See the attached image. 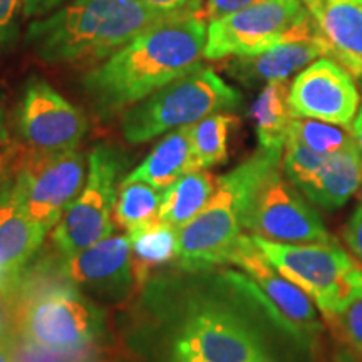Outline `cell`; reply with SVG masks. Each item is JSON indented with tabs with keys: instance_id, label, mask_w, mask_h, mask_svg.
Here are the masks:
<instances>
[{
	"instance_id": "d590c367",
	"label": "cell",
	"mask_w": 362,
	"mask_h": 362,
	"mask_svg": "<svg viewBox=\"0 0 362 362\" xmlns=\"http://www.w3.org/2000/svg\"><path fill=\"white\" fill-rule=\"evenodd\" d=\"M330 362H362V357L361 352L352 349V347L341 346L330 357Z\"/></svg>"
},
{
	"instance_id": "30bf717a",
	"label": "cell",
	"mask_w": 362,
	"mask_h": 362,
	"mask_svg": "<svg viewBox=\"0 0 362 362\" xmlns=\"http://www.w3.org/2000/svg\"><path fill=\"white\" fill-rule=\"evenodd\" d=\"M280 165L272 166L253 187L243 215V228L280 243H330L322 216L309 198L285 178Z\"/></svg>"
},
{
	"instance_id": "44dd1931",
	"label": "cell",
	"mask_w": 362,
	"mask_h": 362,
	"mask_svg": "<svg viewBox=\"0 0 362 362\" xmlns=\"http://www.w3.org/2000/svg\"><path fill=\"white\" fill-rule=\"evenodd\" d=\"M287 81L265 84L252 104L250 116L255 123L259 148L270 151H284L293 115L288 104Z\"/></svg>"
},
{
	"instance_id": "ba28073f",
	"label": "cell",
	"mask_w": 362,
	"mask_h": 362,
	"mask_svg": "<svg viewBox=\"0 0 362 362\" xmlns=\"http://www.w3.org/2000/svg\"><path fill=\"white\" fill-rule=\"evenodd\" d=\"M230 264L245 274L223 270V277L252 298L277 327L300 344H309L320 332L317 307L305 292L269 264L250 235H242L230 257Z\"/></svg>"
},
{
	"instance_id": "7c38bea8",
	"label": "cell",
	"mask_w": 362,
	"mask_h": 362,
	"mask_svg": "<svg viewBox=\"0 0 362 362\" xmlns=\"http://www.w3.org/2000/svg\"><path fill=\"white\" fill-rule=\"evenodd\" d=\"M310 17L302 0H265L210 21L203 57L221 61L264 52Z\"/></svg>"
},
{
	"instance_id": "5b68a950",
	"label": "cell",
	"mask_w": 362,
	"mask_h": 362,
	"mask_svg": "<svg viewBox=\"0 0 362 362\" xmlns=\"http://www.w3.org/2000/svg\"><path fill=\"white\" fill-rule=\"evenodd\" d=\"M284 151L257 149L253 155L216 180L208 205L180 228L176 264L183 272H210L230 264L243 228V215L253 187L272 166L282 163Z\"/></svg>"
},
{
	"instance_id": "4fadbf2b",
	"label": "cell",
	"mask_w": 362,
	"mask_h": 362,
	"mask_svg": "<svg viewBox=\"0 0 362 362\" xmlns=\"http://www.w3.org/2000/svg\"><path fill=\"white\" fill-rule=\"evenodd\" d=\"M16 138L25 153H64L78 149L89 121L47 81H27L13 115Z\"/></svg>"
},
{
	"instance_id": "f1b7e54d",
	"label": "cell",
	"mask_w": 362,
	"mask_h": 362,
	"mask_svg": "<svg viewBox=\"0 0 362 362\" xmlns=\"http://www.w3.org/2000/svg\"><path fill=\"white\" fill-rule=\"evenodd\" d=\"M22 156V148L8 126L6 101L0 90V181L13 173Z\"/></svg>"
},
{
	"instance_id": "6da1fadb",
	"label": "cell",
	"mask_w": 362,
	"mask_h": 362,
	"mask_svg": "<svg viewBox=\"0 0 362 362\" xmlns=\"http://www.w3.org/2000/svg\"><path fill=\"white\" fill-rule=\"evenodd\" d=\"M208 24L205 16L170 21L144 30L93 67L81 81L101 119L119 115L163 86L202 66Z\"/></svg>"
},
{
	"instance_id": "9a60e30c",
	"label": "cell",
	"mask_w": 362,
	"mask_h": 362,
	"mask_svg": "<svg viewBox=\"0 0 362 362\" xmlns=\"http://www.w3.org/2000/svg\"><path fill=\"white\" fill-rule=\"evenodd\" d=\"M293 117L349 128L361 104L356 78L339 61L320 57L302 69L288 89Z\"/></svg>"
},
{
	"instance_id": "4316f807",
	"label": "cell",
	"mask_w": 362,
	"mask_h": 362,
	"mask_svg": "<svg viewBox=\"0 0 362 362\" xmlns=\"http://www.w3.org/2000/svg\"><path fill=\"white\" fill-rule=\"evenodd\" d=\"M327 158L288 136L282 155V173L293 187L302 192L319 173Z\"/></svg>"
},
{
	"instance_id": "52a82bcc",
	"label": "cell",
	"mask_w": 362,
	"mask_h": 362,
	"mask_svg": "<svg viewBox=\"0 0 362 362\" xmlns=\"http://www.w3.org/2000/svg\"><path fill=\"white\" fill-rule=\"evenodd\" d=\"M250 237L269 264L309 296L327 324L362 282V265L337 242L296 245Z\"/></svg>"
},
{
	"instance_id": "cb8c5ba5",
	"label": "cell",
	"mask_w": 362,
	"mask_h": 362,
	"mask_svg": "<svg viewBox=\"0 0 362 362\" xmlns=\"http://www.w3.org/2000/svg\"><path fill=\"white\" fill-rule=\"evenodd\" d=\"M238 119L228 112H215L189 124L193 156L198 170L214 168L228 160L230 134Z\"/></svg>"
},
{
	"instance_id": "7a4b0ae2",
	"label": "cell",
	"mask_w": 362,
	"mask_h": 362,
	"mask_svg": "<svg viewBox=\"0 0 362 362\" xmlns=\"http://www.w3.org/2000/svg\"><path fill=\"white\" fill-rule=\"evenodd\" d=\"M144 298L171 329L173 362H252L267 349L233 302L197 282L156 279Z\"/></svg>"
},
{
	"instance_id": "8992f818",
	"label": "cell",
	"mask_w": 362,
	"mask_h": 362,
	"mask_svg": "<svg viewBox=\"0 0 362 362\" xmlns=\"http://www.w3.org/2000/svg\"><path fill=\"white\" fill-rule=\"evenodd\" d=\"M242 101L240 90L202 64L126 110L121 131L128 143L141 144L215 112L237 110Z\"/></svg>"
},
{
	"instance_id": "f546056e",
	"label": "cell",
	"mask_w": 362,
	"mask_h": 362,
	"mask_svg": "<svg viewBox=\"0 0 362 362\" xmlns=\"http://www.w3.org/2000/svg\"><path fill=\"white\" fill-rule=\"evenodd\" d=\"M22 0H0V49L7 47L17 35V17Z\"/></svg>"
},
{
	"instance_id": "ffe728a7",
	"label": "cell",
	"mask_w": 362,
	"mask_h": 362,
	"mask_svg": "<svg viewBox=\"0 0 362 362\" xmlns=\"http://www.w3.org/2000/svg\"><path fill=\"white\" fill-rule=\"evenodd\" d=\"M319 27L332 57L362 79V0H322Z\"/></svg>"
},
{
	"instance_id": "e0dca14e",
	"label": "cell",
	"mask_w": 362,
	"mask_h": 362,
	"mask_svg": "<svg viewBox=\"0 0 362 362\" xmlns=\"http://www.w3.org/2000/svg\"><path fill=\"white\" fill-rule=\"evenodd\" d=\"M45 233L17 202L12 175L0 181V297L12 298L19 288L22 272L42 247Z\"/></svg>"
},
{
	"instance_id": "484cf974",
	"label": "cell",
	"mask_w": 362,
	"mask_h": 362,
	"mask_svg": "<svg viewBox=\"0 0 362 362\" xmlns=\"http://www.w3.org/2000/svg\"><path fill=\"white\" fill-rule=\"evenodd\" d=\"M288 136L324 156L334 155L354 139L349 128L324 123V121L302 119V117H293Z\"/></svg>"
},
{
	"instance_id": "d6a6232c",
	"label": "cell",
	"mask_w": 362,
	"mask_h": 362,
	"mask_svg": "<svg viewBox=\"0 0 362 362\" xmlns=\"http://www.w3.org/2000/svg\"><path fill=\"white\" fill-rule=\"evenodd\" d=\"M141 2L163 12H185L203 8L202 0H141Z\"/></svg>"
},
{
	"instance_id": "836d02e7",
	"label": "cell",
	"mask_w": 362,
	"mask_h": 362,
	"mask_svg": "<svg viewBox=\"0 0 362 362\" xmlns=\"http://www.w3.org/2000/svg\"><path fill=\"white\" fill-rule=\"evenodd\" d=\"M62 0H22V12L25 17H44Z\"/></svg>"
},
{
	"instance_id": "d4e9b609",
	"label": "cell",
	"mask_w": 362,
	"mask_h": 362,
	"mask_svg": "<svg viewBox=\"0 0 362 362\" xmlns=\"http://www.w3.org/2000/svg\"><path fill=\"white\" fill-rule=\"evenodd\" d=\"M163 192L148 183L134 181V183L119 185V197L115 206V216L117 225L126 232H133L139 226L158 220Z\"/></svg>"
},
{
	"instance_id": "7402d4cb",
	"label": "cell",
	"mask_w": 362,
	"mask_h": 362,
	"mask_svg": "<svg viewBox=\"0 0 362 362\" xmlns=\"http://www.w3.org/2000/svg\"><path fill=\"white\" fill-rule=\"evenodd\" d=\"M216 180L205 170L181 176L163 192L158 220L183 228L208 205L216 189Z\"/></svg>"
},
{
	"instance_id": "5bb4252c",
	"label": "cell",
	"mask_w": 362,
	"mask_h": 362,
	"mask_svg": "<svg viewBox=\"0 0 362 362\" xmlns=\"http://www.w3.org/2000/svg\"><path fill=\"white\" fill-rule=\"evenodd\" d=\"M37 269L110 300L128 296L136 282L129 235H111L74 255L42 262Z\"/></svg>"
},
{
	"instance_id": "ac0fdd59",
	"label": "cell",
	"mask_w": 362,
	"mask_h": 362,
	"mask_svg": "<svg viewBox=\"0 0 362 362\" xmlns=\"http://www.w3.org/2000/svg\"><path fill=\"white\" fill-rule=\"evenodd\" d=\"M362 183V149L356 139L330 155L319 173L302 189L314 205L327 211L339 210L359 193Z\"/></svg>"
},
{
	"instance_id": "8d00e7d4",
	"label": "cell",
	"mask_w": 362,
	"mask_h": 362,
	"mask_svg": "<svg viewBox=\"0 0 362 362\" xmlns=\"http://www.w3.org/2000/svg\"><path fill=\"white\" fill-rule=\"evenodd\" d=\"M362 93V90H361ZM351 133L354 136L356 143L359 144L361 149H362V94H361V104H359V110H357V115H356V119L354 123L351 126Z\"/></svg>"
},
{
	"instance_id": "60d3db41",
	"label": "cell",
	"mask_w": 362,
	"mask_h": 362,
	"mask_svg": "<svg viewBox=\"0 0 362 362\" xmlns=\"http://www.w3.org/2000/svg\"><path fill=\"white\" fill-rule=\"evenodd\" d=\"M83 362H94V361H83Z\"/></svg>"
},
{
	"instance_id": "74e56055",
	"label": "cell",
	"mask_w": 362,
	"mask_h": 362,
	"mask_svg": "<svg viewBox=\"0 0 362 362\" xmlns=\"http://www.w3.org/2000/svg\"><path fill=\"white\" fill-rule=\"evenodd\" d=\"M302 2H304V6L307 7V11H309L312 19L317 22V25H319L320 17H322V0H302Z\"/></svg>"
},
{
	"instance_id": "f35d334b",
	"label": "cell",
	"mask_w": 362,
	"mask_h": 362,
	"mask_svg": "<svg viewBox=\"0 0 362 362\" xmlns=\"http://www.w3.org/2000/svg\"><path fill=\"white\" fill-rule=\"evenodd\" d=\"M252 362H279L277 359H275V356L272 354V352L269 351V347H267L265 351H262L259 356L255 357Z\"/></svg>"
},
{
	"instance_id": "3957f363",
	"label": "cell",
	"mask_w": 362,
	"mask_h": 362,
	"mask_svg": "<svg viewBox=\"0 0 362 362\" xmlns=\"http://www.w3.org/2000/svg\"><path fill=\"white\" fill-rule=\"evenodd\" d=\"M192 16H205V11L163 12L141 0H74L33 22L25 39L45 64L94 66L144 30Z\"/></svg>"
},
{
	"instance_id": "2e32d148",
	"label": "cell",
	"mask_w": 362,
	"mask_h": 362,
	"mask_svg": "<svg viewBox=\"0 0 362 362\" xmlns=\"http://www.w3.org/2000/svg\"><path fill=\"white\" fill-rule=\"evenodd\" d=\"M320 57H332V49L322 29L310 17L267 51L232 57L225 64V71L230 78L252 88L287 81Z\"/></svg>"
},
{
	"instance_id": "277c9868",
	"label": "cell",
	"mask_w": 362,
	"mask_h": 362,
	"mask_svg": "<svg viewBox=\"0 0 362 362\" xmlns=\"http://www.w3.org/2000/svg\"><path fill=\"white\" fill-rule=\"evenodd\" d=\"M12 302L17 334L34 349L74 352L104 330V312L88 293L39 269L27 284L21 280Z\"/></svg>"
},
{
	"instance_id": "d6986e66",
	"label": "cell",
	"mask_w": 362,
	"mask_h": 362,
	"mask_svg": "<svg viewBox=\"0 0 362 362\" xmlns=\"http://www.w3.org/2000/svg\"><path fill=\"white\" fill-rule=\"evenodd\" d=\"M194 170L198 168L193 156L189 126H181L161 138L151 153L124 176L123 183L141 181L158 189H166L181 176Z\"/></svg>"
},
{
	"instance_id": "603a6c76",
	"label": "cell",
	"mask_w": 362,
	"mask_h": 362,
	"mask_svg": "<svg viewBox=\"0 0 362 362\" xmlns=\"http://www.w3.org/2000/svg\"><path fill=\"white\" fill-rule=\"evenodd\" d=\"M133 250L136 285H143L148 274L156 267L168 264L178 253L180 228L155 220L128 232Z\"/></svg>"
},
{
	"instance_id": "4dcf8cb0",
	"label": "cell",
	"mask_w": 362,
	"mask_h": 362,
	"mask_svg": "<svg viewBox=\"0 0 362 362\" xmlns=\"http://www.w3.org/2000/svg\"><path fill=\"white\" fill-rule=\"evenodd\" d=\"M344 240L351 255L362 265V200L352 211L347 225L344 226Z\"/></svg>"
},
{
	"instance_id": "83f0119b",
	"label": "cell",
	"mask_w": 362,
	"mask_h": 362,
	"mask_svg": "<svg viewBox=\"0 0 362 362\" xmlns=\"http://www.w3.org/2000/svg\"><path fill=\"white\" fill-rule=\"evenodd\" d=\"M330 325L336 327L347 346L362 354V282L351 292Z\"/></svg>"
},
{
	"instance_id": "e575fe53",
	"label": "cell",
	"mask_w": 362,
	"mask_h": 362,
	"mask_svg": "<svg viewBox=\"0 0 362 362\" xmlns=\"http://www.w3.org/2000/svg\"><path fill=\"white\" fill-rule=\"evenodd\" d=\"M0 362H16V341L6 327H0Z\"/></svg>"
},
{
	"instance_id": "ab89813d",
	"label": "cell",
	"mask_w": 362,
	"mask_h": 362,
	"mask_svg": "<svg viewBox=\"0 0 362 362\" xmlns=\"http://www.w3.org/2000/svg\"><path fill=\"white\" fill-rule=\"evenodd\" d=\"M359 193H361V200H362V183H361V188H359Z\"/></svg>"
},
{
	"instance_id": "1f68e13d",
	"label": "cell",
	"mask_w": 362,
	"mask_h": 362,
	"mask_svg": "<svg viewBox=\"0 0 362 362\" xmlns=\"http://www.w3.org/2000/svg\"><path fill=\"white\" fill-rule=\"evenodd\" d=\"M265 0H206L205 17L210 21L220 19V17L230 16V13L240 12Z\"/></svg>"
},
{
	"instance_id": "8fae6325",
	"label": "cell",
	"mask_w": 362,
	"mask_h": 362,
	"mask_svg": "<svg viewBox=\"0 0 362 362\" xmlns=\"http://www.w3.org/2000/svg\"><path fill=\"white\" fill-rule=\"evenodd\" d=\"M86 180V161L78 149L25 153L12 173L13 192L25 215L51 230L74 203Z\"/></svg>"
},
{
	"instance_id": "9c48e42d",
	"label": "cell",
	"mask_w": 362,
	"mask_h": 362,
	"mask_svg": "<svg viewBox=\"0 0 362 362\" xmlns=\"http://www.w3.org/2000/svg\"><path fill=\"white\" fill-rule=\"evenodd\" d=\"M88 163L84 187L52 233V245L61 257L74 255L115 232L116 193L129 160L119 148L99 143L90 149Z\"/></svg>"
}]
</instances>
